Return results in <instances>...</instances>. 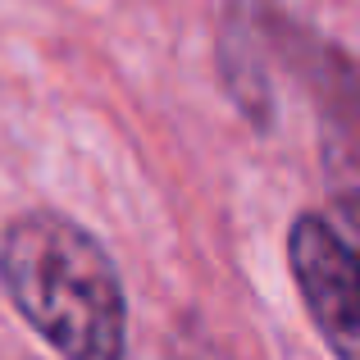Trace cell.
Segmentation results:
<instances>
[{
  "instance_id": "2",
  "label": "cell",
  "mask_w": 360,
  "mask_h": 360,
  "mask_svg": "<svg viewBox=\"0 0 360 360\" xmlns=\"http://www.w3.org/2000/svg\"><path fill=\"white\" fill-rule=\"evenodd\" d=\"M288 269L333 360H360V255L324 214H297L288 229Z\"/></svg>"
},
{
  "instance_id": "3",
  "label": "cell",
  "mask_w": 360,
  "mask_h": 360,
  "mask_svg": "<svg viewBox=\"0 0 360 360\" xmlns=\"http://www.w3.org/2000/svg\"><path fill=\"white\" fill-rule=\"evenodd\" d=\"M169 360H224V352H219V342L205 338L196 324H183V328H178V338H174Z\"/></svg>"
},
{
  "instance_id": "4",
  "label": "cell",
  "mask_w": 360,
  "mask_h": 360,
  "mask_svg": "<svg viewBox=\"0 0 360 360\" xmlns=\"http://www.w3.org/2000/svg\"><path fill=\"white\" fill-rule=\"evenodd\" d=\"M342 238L347 242H356L352 251L360 255V192H342Z\"/></svg>"
},
{
  "instance_id": "1",
  "label": "cell",
  "mask_w": 360,
  "mask_h": 360,
  "mask_svg": "<svg viewBox=\"0 0 360 360\" xmlns=\"http://www.w3.org/2000/svg\"><path fill=\"white\" fill-rule=\"evenodd\" d=\"M0 288L64 360H128V292L96 233L60 210H23L0 229Z\"/></svg>"
}]
</instances>
